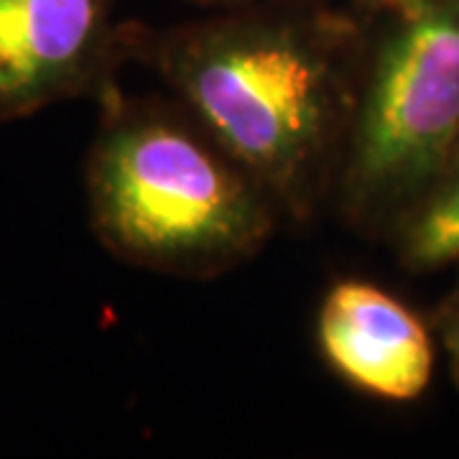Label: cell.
Segmentation results:
<instances>
[{
    "label": "cell",
    "instance_id": "obj_3",
    "mask_svg": "<svg viewBox=\"0 0 459 459\" xmlns=\"http://www.w3.org/2000/svg\"><path fill=\"white\" fill-rule=\"evenodd\" d=\"M368 51L334 204L365 232L395 225L459 166V0H406Z\"/></svg>",
    "mask_w": 459,
    "mask_h": 459
},
{
    "label": "cell",
    "instance_id": "obj_2",
    "mask_svg": "<svg viewBox=\"0 0 459 459\" xmlns=\"http://www.w3.org/2000/svg\"><path fill=\"white\" fill-rule=\"evenodd\" d=\"M84 164L92 230L120 261L212 279L255 258L283 212L179 100H100Z\"/></svg>",
    "mask_w": 459,
    "mask_h": 459
},
{
    "label": "cell",
    "instance_id": "obj_8",
    "mask_svg": "<svg viewBox=\"0 0 459 459\" xmlns=\"http://www.w3.org/2000/svg\"><path fill=\"white\" fill-rule=\"evenodd\" d=\"M199 5H210V8H243V5H255V3H268V0H192Z\"/></svg>",
    "mask_w": 459,
    "mask_h": 459
},
{
    "label": "cell",
    "instance_id": "obj_6",
    "mask_svg": "<svg viewBox=\"0 0 459 459\" xmlns=\"http://www.w3.org/2000/svg\"><path fill=\"white\" fill-rule=\"evenodd\" d=\"M391 238L411 271L459 261V166L395 225Z\"/></svg>",
    "mask_w": 459,
    "mask_h": 459
},
{
    "label": "cell",
    "instance_id": "obj_1",
    "mask_svg": "<svg viewBox=\"0 0 459 459\" xmlns=\"http://www.w3.org/2000/svg\"><path fill=\"white\" fill-rule=\"evenodd\" d=\"M370 47L350 18L307 0L225 8L159 39L138 59L261 181L296 222L334 195Z\"/></svg>",
    "mask_w": 459,
    "mask_h": 459
},
{
    "label": "cell",
    "instance_id": "obj_7",
    "mask_svg": "<svg viewBox=\"0 0 459 459\" xmlns=\"http://www.w3.org/2000/svg\"><path fill=\"white\" fill-rule=\"evenodd\" d=\"M444 342H446V350H449L459 373V301L449 309L446 319H444Z\"/></svg>",
    "mask_w": 459,
    "mask_h": 459
},
{
    "label": "cell",
    "instance_id": "obj_5",
    "mask_svg": "<svg viewBox=\"0 0 459 459\" xmlns=\"http://www.w3.org/2000/svg\"><path fill=\"white\" fill-rule=\"evenodd\" d=\"M316 337L334 373L383 401L419 398L434 373L424 322L376 283L342 281L329 289Z\"/></svg>",
    "mask_w": 459,
    "mask_h": 459
},
{
    "label": "cell",
    "instance_id": "obj_9",
    "mask_svg": "<svg viewBox=\"0 0 459 459\" xmlns=\"http://www.w3.org/2000/svg\"><path fill=\"white\" fill-rule=\"evenodd\" d=\"M370 5H377V8H388V11H395L398 5H403L406 0H368Z\"/></svg>",
    "mask_w": 459,
    "mask_h": 459
},
{
    "label": "cell",
    "instance_id": "obj_4",
    "mask_svg": "<svg viewBox=\"0 0 459 459\" xmlns=\"http://www.w3.org/2000/svg\"><path fill=\"white\" fill-rule=\"evenodd\" d=\"M117 0H0V126L74 98L102 100L143 33Z\"/></svg>",
    "mask_w": 459,
    "mask_h": 459
}]
</instances>
